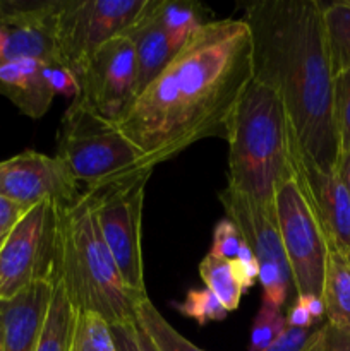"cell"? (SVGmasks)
I'll use <instances>...</instances> for the list:
<instances>
[{"label":"cell","mask_w":350,"mask_h":351,"mask_svg":"<svg viewBox=\"0 0 350 351\" xmlns=\"http://www.w3.org/2000/svg\"><path fill=\"white\" fill-rule=\"evenodd\" d=\"M250 81L249 27L244 19H215L187 41L117 125L154 168L199 141L225 139Z\"/></svg>","instance_id":"6da1fadb"},{"label":"cell","mask_w":350,"mask_h":351,"mask_svg":"<svg viewBox=\"0 0 350 351\" xmlns=\"http://www.w3.org/2000/svg\"><path fill=\"white\" fill-rule=\"evenodd\" d=\"M253 43V79L283 103L302 156L336 171L338 137L333 122V69L323 2L256 0L244 5Z\"/></svg>","instance_id":"7a4b0ae2"},{"label":"cell","mask_w":350,"mask_h":351,"mask_svg":"<svg viewBox=\"0 0 350 351\" xmlns=\"http://www.w3.org/2000/svg\"><path fill=\"white\" fill-rule=\"evenodd\" d=\"M229 185L273 209L277 185L295 173V143L283 103L277 93L250 81L230 117Z\"/></svg>","instance_id":"3957f363"},{"label":"cell","mask_w":350,"mask_h":351,"mask_svg":"<svg viewBox=\"0 0 350 351\" xmlns=\"http://www.w3.org/2000/svg\"><path fill=\"white\" fill-rule=\"evenodd\" d=\"M57 280L75 312L96 314L108 326L136 321L143 298L124 281L103 240L88 192L60 206Z\"/></svg>","instance_id":"277c9868"},{"label":"cell","mask_w":350,"mask_h":351,"mask_svg":"<svg viewBox=\"0 0 350 351\" xmlns=\"http://www.w3.org/2000/svg\"><path fill=\"white\" fill-rule=\"evenodd\" d=\"M57 158L78 184L100 189L144 170H153L146 154L119 129L74 98L60 122Z\"/></svg>","instance_id":"5b68a950"},{"label":"cell","mask_w":350,"mask_h":351,"mask_svg":"<svg viewBox=\"0 0 350 351\" xmlns=\"http://www.w3.org/2000/svg\"><path fill=\"white\" fill-rule=\"evenodd\" d=\"M151 173L153 170H144L105 187L86 189L100 232L124 281L141 297L148 295L141 250V223Z\"/></svg>","instance_id":"8992f818"},{"label":"cell","mask_w":350,"mask_h":351,"mask_svg":"<svg viewBox=\"0 0 350 351\" xmlns=\"http://www.w3.org/2000/svg\"><path fill=\"white\" fill-rule=\"evenodd\" d=\"M273 209L295 293L321 297L329 247L297 170L277 185Z\"/></svg>","instance_id":"52a82bcc"},{"label":"cell","mask_w":350,"mask_h":351,"mask_svg":"<svg viewBox=\"0 0 350 351\" xmlns=\"http://www.w3.org/2000/svg\"><path fill=\"white\" fill-rule=\"evenodd\" d=\"M148 0H62L55 23L58 62L82 81L100 47L137 21Z\"/></svg>","instance_id":"ba28073f"},{"label":"cell","mask_w":350,"mask_h":351,"mask_svg":"<svg viewBox=\"0 0 350 351\" xmlns=\"http://www.w3.org/2000/svg\"><path fill=\"white\" fill-rule=\"evenodd\" d=\"M60 204L41 201L23 216L0 249V300L36 281L57 280Z\"/></svg>","instance_id":"9c48e42d"},{"label":"cell","mask_w":350,"mask_h":351,"mask_svg":"<svg viewBox=\"0 0 350 351\" xmlns=\"http://www.w3.org/2000/svg\"><path fill=\"white\" fill-rule=\"evenodd\" d=\"M225 215L239 230L240 237L256 257L259 283L263 288L261 304L283 311L288 298H297L288 266L287 254L278 232L275 209H268L247 195L225 187L218 194Z\"/></svg>","instance_id":"30bf717a"},{"label":"cell","mask_w":350,"mask_h":351,"mask_svg":"<svg viewBox=\"0 0 350 351\" xmlns=\"http://www.w3.org/2000/svg\"><path fill=\"white\" fill-rule=\"evenodd\" d=\"M136 55L124 34L95 51L81 81L79 99L93 112L119 123L136 99Z\"/></svg>","instance_id":"8fae6325"},{"label":"cell","mask_w":350,"mask_h":351,"mask_svg":"<svg viewBox=\"0 0 350 351\" xmlns=\"http://www.w3.org/2000/svg\"><path fill=\"white\" fill-rule=\"evenodd\" d=\"M62 0H0V65L19 58L58 62L55 23Z\"/></svg>","instance_id":"7c38bea8"},{"label":"cell","mask_w":350,"mask_h":351,"mask_svg":"<svg viewBox=\"0 0 350 351\" xmlns=\"http://www.w3.org/2000/svg\"><path fill=\"white\" fill-rule=\"evenodd\" d=\"M0 195L31 209L41 201L69 206L81 194L79 184L57 156L24 151L0 161Z\"/></svg>","instance_id":"4fadbf2b"},{"label":"cell","mask_w":350,"mask_h":351,"mask_svg":"<svg viewBox=\"0 0 350 351\" xmlns=\"http://www.w3.org/2000/svg\"><path fill=\"white\" fill-rule=\"evenodd\" d=\"M295 170L318 215L329 250L350 256V195L336 171H323L295 149Z\"/></svg>","instance_id":"5bb4252c"},{"label":"cell","mask_w":350,"mask_h":351,"mask_svg":"<svg viewBox=\"0 0 350 351\" xmlns=\"http://www.w3.org/2000/svg\"><path fill=\"white\" fill-rule=\"evenodd\" d=\"M54 283L36 281L16 297L0 300L2 351H36Z\"/></svg>","instance_id":"9a60e30c"},{"label":"cell","mask_w":350,"mask_h":351,"mask_svg":"<svg viewBox=\"0 0 350 351\" xmlns=\"http://www.w3.org/2000/svg\"><path fill=\"white\" fill-rule=\"evenodd\" d=\"M158 5L160 0H148L136 23L124 31V36L129 38L136 55V98L175 57L158 21Z\"/></svg>","instance_id":"2e32d148"},{"label":"cell","mask_w":350,"mask_h":351,"mask_svg":"<svg viewBox=\"0 0 350 351\" xmlns=\"http://www.w3.org/2000/svg\"><path fill=\"white\" fill-rule=\"evenodd\" d=\"M47 64L38 58H19L0 65V93L31 119H41L55 98Z\"/></svg>","instance_id":"e0dca14e"},{"label":"cell","mask_w":350,"mask_h":351,"mask_svg":"<svg viewBox=\"0 0 350 351\" xmlns=\"http://www.w3.org/2000/svg\"><path fill=\"white\" fill-rule=\"evenodd\" d=\"M321 300L326 322L338 331L350 332V256L328 252Z\"/></svg>","instance_id":"ac0fdd59"},{"label":"cell","mask_w":350,"mask_h":351,"mask_svg":"<svg viewBox=\"0 0 350 351\" xmlns=\"http://www.w3.org/2000/svg\"><path fill=\"white\" fill-rule=\"evenodd\" d=\"M156 14L174 55H177L202 26L215 21L211 10L194 0H160Z\"/></svg>","instance_id":"d6986e66"},{"label":"cell","mask_w":350,"mask_h":351,"mask_svg":"<svg viewBox=\"0 0 350 351\" xmlns=\"http://www.w3.org/2000/svg\"><path fill=\"white\" fill-rule=\"evenodd\" d=\"M75 311L72 308L64 287L55 280L43 328L38 338L36 351H69Z\"/></svg>","instance_id":"ffe728a7"},{"label":"cell","mask_w":350,"mask_h":351,"mask_svg":"<svg viewBox=\"0 0 350 351\" xmlns=\"http://www.w3.org/2000/svg\"><path fill=\"white\" fill-rule=\"evenodd\" d=\"M323 16L333 75L350 71V5L345 0L323 3Z\"/></svg>","instance_id":"44dd1931"},{"label":"cell","mask_w":350,"mask_h":351,"mask_svg":"<svg viewBox=\"0 0 350 351\" xmlns=\"http://www.w3.org/2000/svg\"><path fill=\"white\" fill-rule=\"evenodd\" d=\"M199 276L206 288L216 295L226 311L232 312L239 308L244 290L237 278L233 261L206 256L199 263Z\"/></svg>","instance_id":"7402d4cb"},{"label":"cell","mask_w":350,"mask_h":351,"mask_svg":"<svg viewBox=\"0 0 350 351\" xmlns=\"http://www.w3.org/2000/svg\"><path fill=\"white\" fill-rule=\"evenodd\" d=\"M136 317L160 351H205L175 331L174 326L154 307L150 297L143 298L137 304Z\"/></svg>","instance_id":"603a6c76"},{"label":"cell","mask_w":350,"mask_h":351,"mask_svg":"<svg viewBox=\"0 0 350 351\" xmlns=\"http://www.w3.org/2000/svg\"><path fill=\"white\" fill-rule=\"evenodd\" d=\"M69 351H119L108 322L89 312H75Z\"/></svg>","instance_id":"cb8c5ba5"},{"label":"cell","mask_w":350,"mask_h":351,"mask_svg":"<svg viewBox=\"0 0 350 351\" xmlns=\"http://www.w3.org/2000/svg\"><path fill=\"white\" fill-rule=\"evenodd\" d=\"M178 314L184 317L192 319L199 326H206L209 322L225 321L226 315L230 314L222 302L216 298L213 291L208 288H199V290H189L185 293V298L178 304H174Z\"/></svg>","instance_id":"d4e9b609"},{"label":"cell","mask_w":350,"mask_h":351,"mask_svg":"<svg viewBox=\"0 0 350 351\" xmlns=\"http://www.w3.org/2000/svg\"><path fill=\"white\" fill-rule=\"evenodd\" d=\"M287 329V315L281 308L261 304L250 328V341L247 351H264Z\"/></svg>","instance_id":"484cf974"},{"label":"cell","mask_w":350,"mask_h":351,"mask_svg":"<svg viewBox=\"0 0 350 351\" xmlns=\"http://www.w3.org/2000/svg\"><path fill=\"white\" fill-rule=\"evenodd\" d=\"M333 122L340 154L350 149V71L333 77Z\"/></svg>","instance_id":"4316f807"},{"label":"cell","mask_w":350,"mask_h":351,"mask_svg":"<svg viewBox=\"0 0 350 351\" xmlns=\"http://www.w3.org/2000/svg\"><path fill=\"white\" fill-rule=\"evenodd\" d=\"M326 328H328L326 321L307 329L287 326L280 338L264 351H323Z\"/></svg>","instance_id":"83f0119b"},{"label":"cell","mask_w":350,"mask_h":351,"mask_svg":"<svg viewBox=\"0 0 350 351\" xmlns=\"http://www.w3.org/2000/svg\"><path fill=\"white\" fill-rule=\"evenodd\" d=\"M110 332L119 351H160L141 322H124L110 326Z\"/></svg>","instance_id":"f1b7e54d"},{"label":"cell","mask_w":350,"mask_h":351,"mask_svg":"<svg viewBox=\"0 0 350 351\" xmlns=\"http://www.w3.org/2000/svg\"><path fill=\"white\" fill-rule=\"evenodd\" d=\"M242 243L244 240L239 230L229 218H225L216 223L215 230H213V242L208 256L225 261H235Z\"/></svg>","instance_id":"f546056e"},{"label":"cell","mask_w":350,"mask_h":351,"mask_svg":"<svg viewBox=\"0 0 350 351\" xmlns=\"http://www.w3.org/2000/svg\"><path fill=\"white\" fill-rule=\"evenodd\" d=\"M47 75L55 96H65V98L74 99L81 95V84H79L78 77L60 62H48Z\"/></svg>","instance_id":"4dcf8cb0"},{"label":"cell","mask_w":350,"mask_h":351,"mask_svg":"<svg viewBox=\"0 0 350 351\" xmlns=\"http://www.w3.org/2000/svg\"><path fill=\"white\" fill-rule=\"evenodd\" d=\"M30 211L24 206L17 204V202L10 201V199L0 195V249L3 247L5 240L16 228L17 223L23 219V216Z\"/></svg>","instance_id":"1f68e13d"},{"label":"cell","mask_w":350,"mask_h":351,"mask_svg":"<svg viewBox=\"0 0 350 351\" xmlns=\"http://www.w3.org/2000/svg\"><path fill=\"white\" fill-rule=\"evenodd\" d=\"M325 321H326V319H325ZM316 324H319V322H316L314 319H312V315L309 314L307 308H305L304 305L299 304V302L295 300V304L292 305L290 311L287 312V326H288V328L307 329V328H312V326H316Z\"/></svg>","instance_id":"d6a6232c"},{"label":"cell","mask_w":350,"mask_h":351,"mask_svg":"<svg viewBox=\"0 0 350 351\" xmlns=\"http://www.w3.org/2000/svg\"><path fill=\"white\" fill-rule=\"evenodd\" d=\"M323 351H350V332L338 331L328 324Z\"/></svg>","instance_id":"836d02e7"},{"label":"cell","mask_w":350,"mask_h":351,"mask_svg":"<svg viewBox=\"0 0 350 351\" xmlns=\"http://www.w3.org/2000/svg\"><path fill=\"white\" fill-rule=\"evenodd\" d=\"M295 300L307 308V312L312 315L316 322L325 321V307H323L321 297H316V295H299Z\"/></svg>","instance_id":"e575fe53"},{"label":"cell","mask_w":350,"mask_h":351,"mask_svg":"<svg viewBox=\"0 0 350 351\" xmlns=\"http://www.w3.org/2000/svg\"><path fill=\"white\" fill-rule=\"evenodd\" d=\"M336 175L342 180V184L345 185L347 192L350 195V149L345 151L338 156V163H336Z\"/></svg>","instance_id":"d590c367"},{"label":"cell","mask_w":350,"mask_h":351,"mask_svg":"<svg viewBox=\"0 0 350 351\" xmlns=\"http://www.w3.org/2000/svg\"><path fill=\"white\" fill-rule=\"evenodd\" d=\"M0 351H2V341H0Z\"/></svg>","instance_id":"8d00e7d4"},{"label":"cell","mask_w":350,"mask_h":351,"mask_svg":"<svg viewBox=\"0 0 350 351\" xmlns=\"http://www.w3.org/2000/svg\"><path fill=\"white\" fill-rule=\"evenodd\" d=\"M345 2H347V3H349V5H350V0H345Z\"/></svg>","instance_id":"74e56055"}]
</instances>
